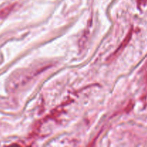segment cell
<instances>
[{
  "instance_id": "1",
  "label": "cell",
  "mask_w": 147,
  "mask_h": 147,
  "mask_svg": "<svg viewBox=\"0 0 147 147\" xmlns=\"http://www.w3.org/2000/svg\"><path fill=\"white\" fill-rule=\"evenodd\" d=\"M131 35V32H129V33H128L127 35H126V37H125L124 40L122 42L121 45L119 46V47H118L117 50H116V51H115L114 53H113V54L111 55V57H109V60H113V58H115V57H117V56L119 55L120 54V53H121L122 51H123V50L124 49V47H126V45H127L128 43H129V40H130Z\"/></svg>"
}]
</instances>
